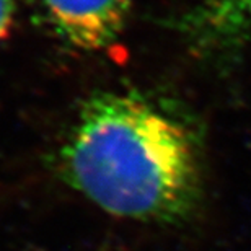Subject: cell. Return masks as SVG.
Returning <instances> with one entry per match:
<instances>
[{"label":"cell","mask_w":251,"mask_h":251,"mask_svg":"<svg viewBox=\"0 0 251 251\" xmlns=\"http://www.w3.org/2000/svg\"><path fill=\"white\" fill-rule=\"evenodd\" d=\"M176 29L196 59L228 69L251 36V0H188Z\"/></svg>","instance_id":"obj_2"},{"label":"cell","mask_w":251,"mask_h":251,"mask_svg":"<svg viewBox=\"0 0 251 251\" xmlns=\"http://www.w3.org/2000/svg\"><path fill=\"white\" fill-rule=\"evenodd\" d=\"M18 5L20 0H0V41L3 39L10 25H12Z\"/></svg>","instance_id":"obj_4"},{"label":"cell","mask_w":251,"mask_h":251,"mask_svg":"<svg viewBox=\"0 0 251 251\" xmlns=\"http://www.w3.org/2000/svg\"><path fill=\"white\" fill-rule=\"evenodd\" d=\"M62 178L113 217L176 224L202 193L194 134L137 92H100L82 104L59 155Z\"/></svg>","instance_id":"obj_1"},{"label":"cell","mask_w":251,"mask_h":251,"mask_svg":"<svg viewBox=\"0 0 251 251\" xmlns=\"http://www.w3.org/2000/svg\"><path fill=\"white\" fill-rule=\"evenodd\" d=\"M132 0H41L46 22L67 46L98 52L113 46L127 22Z\"/></svg>","instance_id":"obj_3"}]
</instances>
